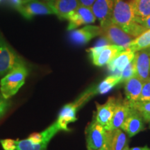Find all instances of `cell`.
<instances>
[{
	"label": "cell",
	"instance_id": "cell-1",
	"mask_svg": "<svg viewBox=\"0 0 150 150\" xmlns=\"http://www.w3.org/2000/svg\"><path fill=\"white\" fill-rule=\"evenodd\" d=\"M111 21L134 38L146 31L145 28L136 21V16L131 4L125 0H114Z\"/></svg>",
	"mask_w": 150,
	"mask_h": 150
},
{
	"label": "cell",
	"instance_id": "cell-2",
	"mask_svg": "<svg viewBox=\"0 0 150 150\" xmlns=\"http://www.w3.org/2000/svg\"><path fill=\"white\" fill-rule=\"evenodd\" d=\"M60 131L55 122L45 131L30 135L26 139L15 140V150H47L48 144Z\"/></svg>",
	"mask_w": 150,
	"mask_h": 150
},
{
	"label": "cell",
	"instance_id": "cell-3",
	"mask_svg": "<svg viewBox=\"0 0 150 150\" xmlns=\"http://www.w3.org/2000/svg\"><path fill=\"white\" fill-rule=\"evenodd\" d=\"M29 74L27 64L16 67L0 81V93L5 98L11 99L18 93L25 83Z\"/></svg>",
	"mask_w": 150,
	"mask_h": 150
},
{
	"label": "cell",
	"instance_id": "cell-4",
	"mask_svg": "<svg viewBox=\"0 0 150 150\" xmlns=\"http://www.w3.org/2000/svg\"><path fill=\"white\" fill-rule=\"evenodd\" d=\"M26 64L24 60L6 42L0 33V77H3L16 67Z\"/></svg>",
	"mask_w": 150,
	"mask_h": 150
},
{
	"label": "cell",
	"instance_id": "cell-5",
	"mask_svg": "<svg viewBox=\"0 0 150 150\" xmlns=\"http://www.w3.org/2000/svg\"><path fill=\"white\" fill-rule=\"evenodd\" d=\"M100 27L101 35L110 44L127 48L130 42L135 38L113 23L111 20L101 24Z\"/></svg>",
	"mask_w": 150,
	"mask_h": 150
},
{
	"label": "cell",
	"instance_id": "cell-6",
	"mask_svg": "<svg viewBox=\"0 0 150 150\" xmlns=\"http://www.w3.org/2000/svg\"><path fill=\"white\" fill-rule=\"evenodd\" d=\"M123 47L115 45H104L93 47L88 50L90 59L95 65L98 67L108 65L116 56L125 50Z\"/></svg>",
	"mask_w": 150,
	"mask_h": 150
},
{
	"label": "cell",
	"instance_id": "cell-7",
	"mask_svg": "<svg viewBox=\"0 0 150 150\" xmlns=\"http://www.w3.org/2000/svg\"><path fill=\"white\" fill-rule=\"evenodd\" d=\"M88 150H97L107 145L108 131L95 119L86 130Z\"/></svg>",
	"mask_w": 150,
	"mask_h": 150
},
{
	"label": "cell",
	"instance_id": "cell-8",
	"mask_svg": "<svg viewBox=\"0 0 150 150\" xmlns=\"http://www.w3.org/2000/svg\"><path fill=\"white\" fill-rule=\"evenodd\" d=\"M88 100V97L84 94H82L74 102L67 104L62 108L56 121L61 131H69L67 127L69 124L74 122L77 120V110Z\"/></svg>",
	"mask_w": 150,
	"mask_h": 150
},
{
	"label": "cell",
	"instance_id": "cell-9",
	"mask_svg": "<svg viewBox=\"0 0 150 150\" xmlns=\"http://www.w3.org/2000/svg\"><path fill=\"white\" fill-rule=\"evenodd\" d=\"M96 19L91 8L79 5L77 8L73 11L67 17V29L69 31H72L82 25L93 24L96 21Z\"/></svg>",
	"mask_w": 150,
	"mask_h": 150
},
{
	"label": "cell",
	"instance_id": "cell-10",
	"mask_svg": "<svg viewBox=\"0 0 150 150\" xmlns=\"http://www.w3.org/2000/svg\"><path fill=\"white\" fill-rule=\"evenodd\" d=\"M20 13L26 19H31L34 16L42 15H52L54 12L46 1L32 0L22 4L17 8Z\"/></svg>",
	"mask_w": 150,
	"mask_h": 150
},
{
	"label": "cell",
	"instance_id": "cell-11",
	"mask_svg": "<svg viewBox=\"0 0 150 150\" xmlns=\"http://www.w3.org/2000/svg\"><path fill=\"white\" fill-rule=\"evenodd\" d=\"M117 98L110 97L104 104H99L97 103V112L95 120L106 131H109L111 125L112 117L115 112Z\"/></svg>",
	"mask_w": 150,
	"mask_h": 150
},
{
	"label": "cell",
	"instance_id": "cell-12",
	"mask_svg": "<svg viewBox=\"0 0 150 150\" xmlns=\"http://www.w3.org/2000/svg\"><path fill=\"white\" fill-rule=\"evenodd\" d=\"M120 129L128 134L130 137L136 136L140 131H143L145 129V125L144 118L141 112L131 106L130 112L122 125Z\"/></svg>",
	"mask_w": 150,
	"mask_h": 150
},
{
	"label": "cell",
	"instance_id": "cell-13",
	"mask_svg": "<svg viewBox=\"0 0 150 150\" xmlns=\"http://www.w3.org/2000/svg\"><path fill=\"white\" fill-rule=\"evenodd\" d=\"M99 35H101L100 27L88 24L81 29L72 30L70 38L72 42L74 44L82 45Z\"/></svg>",
	"mask_w": 150,
	"mask_h": 150
},
{
	"label": "cell",
	"instance_id": "cell-14",
	"mask_svg": "<svg viewBox=\"0 0 150 150\" xmlns=\"http://www.w3.org/2000/svg\"><path fill=\"white\" fill-rule=\"evenodd\" d=\"M134 63L136 76L143 82L150 77V56L145 50L136 52Z\"/></svg>",
	"mask_w": 150,
	"mask_h": 150
},
{
	"label": "cell",
	"instance_id": "cell-15",
	"mask_svg": "<svg viewBox=\"0 0 150 150\" xmlns=\"http://www.w3.org/2000/svg\"><path fill=\"white\" fill-rule=\"evenodd\" d=\"M53 9L54 14L60 20H67V17L79 5L78 0H45Z\"/></svg>",
	"mask_w": 150,
	"mask_h": 150
},
{
	"label": "cell",
	"instance_id": "cell-16",
	"mask_svg": "<svg viewBox=\"0 0 150 150\" xmlns=\"http://www.w3.org/2000/svg\"><path fill=\"white\" fill-rule=\"evenodd\" d=\"M136 53L129 48L117 55L108 64V69L112 74L120 75L124 69L128 65L135 57Z\"/></svg>",
	"mask_w": 150,
	"mask_h": 150
},
{
	"label": "cell",
	"instance_id": "cell-17",
	"mask_svg": "<svg viewBox=\"0 0 150 150\" xmlns=\"http://www.w3.org/2000/svg\"><path fill=\"white\" fill-rule=\"evenodd\" d=\"M113 6L114 0H96L92 6V11L100 25L111 20Z\"/></svg>",
	"mask_w": 150,
	"mask_h": 150
},
{
	"label": "cell",
	"instance_id": "cell-18",
	"mask_svg": "<svg viewBox=\"0 0 150 150\" xmlns=\"http://www.w3.org/2000/svg\"><path fill=\"white\" fill-rule=\"evenodd\" d=\"M131 110L130 102L127 99H122L121 97L117 99V103L113 117H112L110 130L120 129L125 119L128 116ZM109 130V131H110Z\"/></svg>",
	"mask_w": 150,
	"mask_h": 150
},
{
	"label": "cell",
	"instance_id": "cell-19",
	"mask_svg": "<svg viewBox=\"0 0 150 150\" xmlns=\"http://www.w3.org/2000/svg\"><path fill=\"white\" fill-rule=\"evenodd\" d=\"M142 84L143 81L136 75L125 82V93L127 100L129 102H137L139 100Z\"/></svg>",
	"mask_w": 150,
	"mask_h": 150
},
{
	"label": "cell",
	"instance_id": "cell-20",
	"mask_svg": "<svg viewBox=\"0 0 150 150\" xmlns=\"http://www.w3.org/2000/svg\"><path fill=\"white\" fill-rule=\"evenodd\" d=\"M107 131V145L109 150H123L128 145L127 135L122 129L120 128Z\"/></svg>",
	"mask_w": 150,
	"mask_h": 150
},
{
	"label": "cell",
	"instance_id": "cell-21",
	"mask_svg": "<svg viewBox=\"0 0 150 150\" xmlns=\"http://www.w3.org/2000/svg\"><path fill=\"white\" fill-rule=\"evenodd\" d=\"M149 46H150V29L146 30L138 37L135 38L127 48L136 53L140 50H145Z\"/></svg>",
	"mask_w": 150,
	"mask_h": 150
},
{
	"label": "cell",
	"instance_id": "cell-22",
	"mask_svg": "<svg viewBox=\"0 0 150 150\" xmlns=\"http://www.w3.org/2000/svg\"><path fill=\"white\" fill-rule=\"evenodd\" d=\"M131 5L137 18H145L150 16V0H131Z\"/></svg>",
	"mask_w": 150,
	"mask_h": 150
},
{
	"label": "cell",
	"instance_id": "cell-23",
	"mask_svg": "<svg viewBox=\"0 0 150 150\" xmlns=\"http://www.w3.org/2000/svg\"><path fill=\"white\" fill-rule=\"evenodd\" d=\"M121 83V75L112 74L108 76L96 88L97 93L104 95L109 92L114 86Z\"/></svg>",
	"mask_w": 150,
	"mask_h": 150
},
{
	"label": "cell",
	"instance_id": "cell-24",
	"mask_svg": "<svg viewBox=\"0 0 150 150\" xmlns=\"http://www.w3.org/2000/svg\"><path fill=\"white\" fill-rule=\"evenodd\" d=\"M132 108L138 110L141 113H150V102H129Z\"/></svg>",
	"mask_w": 150,
	"mask_h": 150
},
{
	"label": "cell",
	"instance_id": "cell-25",
	"mask_svg": "<svg viewBox=\"0 0 150 150\" xmlns=\"http://www.w3.org/2000/svg\"><path fill=\"white\" fill-rule=\"evenodd\" d=\"M138 101L150 102V77L143 82L142 92Z\"/></svg>",
	"mask_w": 150,
	"mask_h": 150
},
{
	"label": "cell",
	"instance_id": "cell-26",
	"mask_svg": "<svg viewBox=\"0 0 150 150\" xmlns=\"http://www.w3.org/2000/svg\"><path fill=\"white\" fill-rule=\"evenodd\" d=\"M121 83L125 82L129 78L132 77L135 75V67L134 60L131 62L124 69V70L121 72Z\"/></svg>",
	"mask_w": 150,
	"mask_h": 150
},
{
	"label": "cell",
	"instance_id": "cell-27",
	"mask_svg": "<svg viewBox=\"0 0 150 150\" xmlns=\"http://www.w3.org/2000/svg\"><path fill=\"white\" fill-rule=\"evenodd\" d=\"M11 104V99L5 98L0 93V119L10 109Z\"/></svg>",
	"mask_w": 150,
	"mask_h": 150
},
{
	"label": "cell",
	"instance_id": "cell-28",
	"mask_svg": "<svg viewBox=\"0 0 150 150\" xmlns=\"http://www.w3.org/2000/svg\"><path fill=\"white\" fill-rule=\"evenodd\" d=\"M0 143H1V147L4 150H15V140H1Z\"/></svg>",
	"mask_w": 150,
	"mask_h": 150
},
{
	"label": "cell",
	"instance_id": "cell-29",
	"mask_svg": "<svg viewBox=\"0 0 150 150\" xmlns=\"http://www.w3.org/2000/svg\"><path fill=\"white\" fill-rule=\"evenodd\" d=\"M136 21L142 25L146 30L150 29V16L142 19L136 18Z\"/></svg>",
	"mask_w": 150,
	"mask_h": 150
},
{
	"label": "cell",
	"instance_id": "cell-30",
	"mask_svg": "<svg viewBox=\"0 0 150 150\" xmlns=\"http://www.w3.org/2000/svg\"><path fill=\"white\" fill-rule=\"evenodd\" d=\"M96 0H78L79 4L81 6H83L88 7V8H91L92 6L95 3Z\"/></svg>",
	"mask_w": 150,
	"mask_h": 150
},
{
	"label": "cell",
	"instance_id": "cell-31",
	"mask_svg": "<svg viewBox=\"0 0 150 150\" xmlns=\"http://www.w3.org/2000/svg\"><path fill=\"white\" fill-rule=\"evenodd\" d=\"M11 6H14L15 8H17L18 6H20L22 4V2L20 0H9Z\"/></svg>",
	"mask_w": 150,
	"mask_h": 150
},
{
	"label": "cell",
	"instance_id": "cell-32",
	"mask_svg": "<svg viewBox=\"0 0 150 150\" xmlns=\"http://www.w3.org/2000/svg\"><path fill=\"white\" fill-rule=\"evenodd\" d=\"M142 116H143L144 120L149 124L150 126V113H142Z\"/></svg>",
	"mask_w": 150,
	"mask_h": 150
},
{
	"label": "cell",
	"instance_id": "cell-33",
	"mask_svg": "<svg viewBox=\"0 0 150 150\" xmlns=\"http://www.w3.org/2000/svg\"><path fill=\"white\" fill-rule=\"evenodd\" d=\"M149 148L145 146V147H136L131 148L130 150H149Z\"/></svg>",
	"mask_w": 150,
	"mask_h": 150
},
{
	"label": "cell",
	"instance_id": "cell-34",
	"mask_svg": "<svg viewBox=\"0 0 150 150\" xmlns=\"http://www.w3.org/2000/svg\"><path fill=\"white\" fill-rule=\"evenodd\" d=\"M97 150H109V149H108V145H106V146H105V147H102V148H101V149H97Z\"/></svg>",
	"mask_w": 150,
	"mask_h": 150
},
{
	"label": "cell",
	"instance_id": "cell-35",
	"mask_svg": "<svg viewBox=\"0 0 150 150\" xmlns=\"http://www.w3.org/2000/svg\"><path fill=\"white\" fill-rule=\"evenodd\" d=\"M145 50H146V51H147V54H149V56H150V46H149V47H147L146 49H145Z\"/></svg>",
	"mask_w": 150,
	"mask_h": 150
},
{
	"label": "cell",
	"instance_id": "cell-36",
	"mask_svg": "<svg viewBox=\"0 0 150 150\" xmlns=\"http://www.w3.org/2000/svg\"><path fill=\"white\" fill-rule=\"evenodd\" d=\"M21 1L22 4H24V3H26V2H28V1H32V0H20Z\"/></svg>",
	"mask_w": 150,
	"mask_h": 150
},
{
	"label": "cell",
	"instance_id": "cell-37",
	"mask_svg": "<svg viewBox=\"0 0 150 150\" xmlns=\"http://www.w3.org/2000/svg\"><path fill=\"white\" fill-rule=\"evenodd\" d=\"M123 150H130V148L129 147V145H127L126 147H125V148H124V149Z\"/></svg>",
	"mask_w": 150,
	"mask_h": 150
},
{
	"label": "cell",
	"instance_id": "cell-38",
	"mask_svg": "<svg viewBox=\"0 0 150 150\" xmlns=\"http://www.w3.org/2000/svg\"><path fill=\"white\" fill-rule=\"evenodd\" d=\"M1 1V0H0V1Z\"/></svg>",
	"mask_w": 150,
	"mask_h": 150
},
{
	"label": "cell",
	"instance_id": "cell-39",
	"mask_svg": "<svg viewBox=\"0 0 150 150\" xmlns=\"http://www.w3.org/2000/svg\"><path fill=\"white\" fill-rule=\"evenodd\" d=\"M149 150H150V149H149Z\"/></svg>",
	"mask_w": 150,
	"mask_h": 150
}]
</instances>
